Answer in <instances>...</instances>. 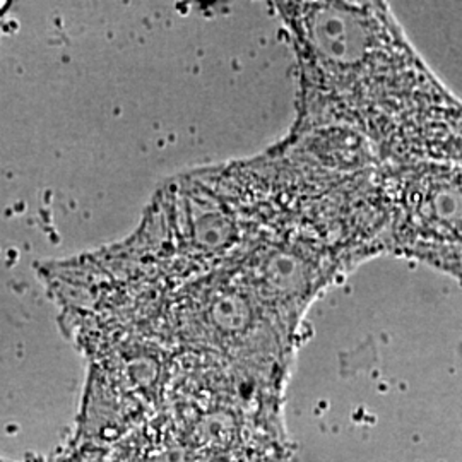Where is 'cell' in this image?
I'll list each match as a JSON object with an SVG mask.
<instances>
[{"label":"cell","instance_id":"obj_1","mask_svg":"<svg viewBox=\"0 0 462 462\" xmlns=\"http://www.w3.org/2000/svg\"><path fill=\"white\" fill-rule=\"evenodd\" d=\"M297 53L291 133L339 127L382 166L462 154V116L447 103L382 2H276Z\"/></svg>","mask_w":462,"mask_h":462}]
</instances>
